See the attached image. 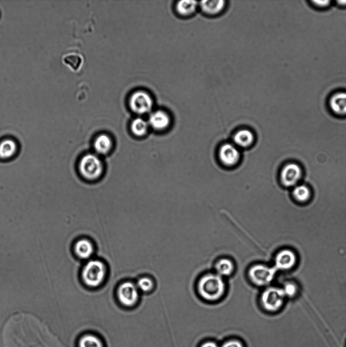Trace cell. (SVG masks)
Segmentation results:
<instances>
[{
    "label": "cell",
    "instance_id": "obj_1",
    "mask_svg": "<svg viewBox=\"0 0 346 347\" xmlns=\"http://www.w3.org/2000/svg\"><path fill=\"white\" fill-rule=\"evenodd\" d=\"M5 347H58L57 339L42 322L28 313L13 315L3 330Z\"/></svg>",
    "mask_w": 346,
    "mask_h": 347
},
{
    "label": "cell",
    "instance_id": "obj_2",
    "mask_svg": "<svg viewBox=\"0 0 346 347\" xmlns=\"http://www.w3.org/2000/svg\"><path fill=\"white\" fill-rule=\"evenodd\" d=\"M196 287L199 297L209 302L219 301L224 297L226 291V285L224 278L215 272L202 275L198 278Z\"/></svg>",
    "mask_w": 346,
    "mask_h": 347
},
{
    "label": "cell",
    "instance_id": "obj_3",
    "mask_svg": "<svg viewBox=\"0 0 346 347\" xmlns=\"http://www.w3.org/2000/svg\"><path fill=\"white\" fill-rule=\"evenodd\" d=\"M107 273L106 265L102 261L91 260L86 263L82 270V279L86 286L96 288L102 283Z\"/></svg>",
    "mask_w": 346,
    "mask_h": 347
},
{
    "label": "cell",
    "instance_id": "obj_4",
    "mask_svg": "<svg viewBox=\"0 0 346 347\" xmlns=\"http://www.w3.org/2000/svg\"><path fill=\"white\" fill-rule=\"evenodd\" d=\"M78 169L81 176L89 180L99 178L103 171V165L98 155L89 153L80 159Z\"/></svg>",
    "mask_w": 346,
    "mask_h": 347
},
{
    "label": "cell",
    "instance_id": "obj_5",
    "mask_svg": "<svg viewBox=\"0 0 346 347\" xmlns=\"http://www.w3.org/2000/svg\"><path fill=\"white\" fill-rule=\"evenodd\" d=\"M285 297H286L282 288L267 287L260 295V305L265 311L274 313L282 308Z\"/></svg>",
    "mask_w": 346,
    "mask_h": 347
},
{
    "label": "cell",
    "instance_id": "obj_6",
    "mask_svg": "<svg viewBox=\"0 0 346 347\" xmlns=\"http://www.w3.org/2000/svg\"><path fill=\"white\" fill-rule=\"evenodd\" d=\"M276 269L261 263H256L250 266L247 271L249 280L259 287H266L273 280Z\"/></svg>",
    "mask_w": 346,
    "mask_h": 347
},
{
    "label": "cell",
    "instance_id": "obj_7",
    "mask_svg": "<svg viewBox=\"0 0 346 347\" xmlns=\"http://www.w3.org/2000/svg\"><path fill=\"white\" fill-rule=\"evenodd\" d=\"M153 101L147 92L139 90L133 92L129 99V106L131 110L138 115L149 113L152 110Z\"/></svg>",
    "mask_w": 346,
    "mask_h": 347
},
{
    "label": "cell",
    "instance_id": "obj_8",
    "mask_svg": "<svg viewBox=\"0 0 346 347\" xmlns=\"http://www.w3.org/2000/svg\"><path fill=\"white\" fill-rule=\"evenodd\" d=\"M117 294L118 300L123 305L130 307L137 302L139 290L136 284L125 281L118 287Z\"/></svg>",
    "mask_w": 346,
    "mask_h": 347
},
{
    "label": "cell",
    "instance_id": "obj_9",
    "mask_svg": "<svg viewBox=\"0 0 346 347\" xmlns=\"http://www.w3.org/2000/svg\"><path fill=\"white\" fill-rule=\"evenodd\" d=\"M302 175L301 167L295 163H289L285 165L281 171L280 179L283 185L293 187L297 185Z\"/></svg>",
    "mask_w": 346,
    "mask_h": 347
},
{
    "label": "cell",
    "instance_id": "obj_10",
    "mask_svg": "<svg viewBox=\"0 0 346 347\" xmlns=\"http://www.w3.org/2000/svg\"><path fill=\"white\" fill-rule=\"evenodd\" d=\"M218 156L220 162L225 166L233 167L239 161L240 153L234 144L226 143L220 148Z\"/></svg>",
    "mask_w": 346,
    "mask_h": 347
},
{
    "label": "cell",
    "instance_id": "obj_11",
    "mask_svg": "<svg viewBox=\"0 0 346 347\" xmlns=\"http://www.w3.org/2000/svg\"><path fill=\"white\" fill-rule=\"evenodd\" d=\"M297 262L295 254L289 249L279 251L274 258V268L277 270H286L292 268Z\"/></svg>",
    "mask_w": 346,
    "mask_h": 347
},
{
    "label": "cell",
    "instance_id": "obj_12",
    "mask_svg": "<svg viewBox=\"0 0 346 347\" xmlns=\"http://www.w3.org/2000/svg\"><path fill=\"white\" fill-rule=\"evenodd\" d=\"M148 122L150 128L161 131L166 130L169 126L170 117L165 111L156 110L150 114Z\"/></svg>",
    "mask_w": 346,
    "mask_h": 347
},
{
    "label": "cell",
    "instance_id": "obj_13",
    "mask_svg": "<svg viewBox=\"0 0 346 347\" xmlns=\"http://www.w3.org/2000/svg\"><path fill=\"white\" fill-rule=\"evenodd\" d=\"M329 104L334 114L339 116L346 115V92L338 91L332 94Z\"/></svg>",
    "mask_w": 346,
    "mask_h": 347
},
{
    "label": "cell",
    "instance_id": "obj_14",
    "mask_svg": "<svg viewBox=\"0 0 346 347\" xmlns=\"http://www.w3.org/2000/svg\"><path fill=\"white\" fill-rule=\"evenodd\" d=\"M214 269L215 273L224 278L230 276L234 273L235 265L231 259L223 257L216 261Z\"/></svg>",
    "mask_w": 346,
    "mask_h": 347
},
{
    "label": "cell",
    "instance_id": "obj_15",
    "mask_svg": "<svg viewBox=\"0 0 346 347\" xmlns=\"http://www.w3.org/2000/svg\"><path fill=\"white\" fill-rule=\"evenodd\" d=\"M94 247L92 242L88 239L78 240L74 245V251L76 255L82 259L90 258L94 253Z\"/></svg>",
    "mask_w": 346,
    "mask_h": 347
},
{
    "label": "cell",
    "instance_id": "obj_16",
    "mask_svg": "<svg viewBox=\"0 0 346 347\" xmlns=\"http://www.w3.org/2000/svg\"><path fill=\"white\" fill-rule=\"evenodd\" d=\"M18 144L12 138H5L0 141V159L8 160L13 158L18 151Z\"/></svg>",
    "mask_w": 346,
    "mask_h": 347
},
{
    "label": "cell",
    "instance_id": "obj_17",
    "mask_svg": "<svg viewBox=\"0 0 346 347\" xmlns=\"http://www.w3.org/2000/svg\"><path fill=\"white\" fill-rule=\"evenodd\" d=\"M254 139V134L248 129L239 130L233 136L234 144L237 147H250L253 143Z\"/></svg>",
    "mask_w": 346,
    "mask_h": 347
},
{
    "label": "cell",
    "instance_id": "obj_18",
    "mask_svg": "<svg viewBox=\"0 0 346 347\" xmlns=\"http://www.w3.org/2000/svg\"><path fill=\"white\" fill-rule=\"evenodd\" d=\"M113 147V141L107 134H101L98 135L93 142L94 149L97 155H104L108 153Z\"/></svg>",
    "mask_w": 346,
    "mask_h": 347
},
{
    "label": "cell",
    "instance_id": "obj_19",
    "mask_svg": "<svg viewBox=\"0 0 346 347\" xmlns=\"http://www.w3.org/2000/svg\"><path fill=\"white\" fill-rule=\"evenodd\" d=\"M201 11L205 14L211 16L220 14L225 8V1H202L199 4Z\"/></svg>",
    "mask_w": 346,
    "mask_h": 347
},
{
    "label": "cell",
    "instance_id": "obj_20",
    "mask_svg": "<svg viewBox=\"0 0 346 347\" xmlns=\"http://www.w3.org/2000/svg\"><path fill=\"white\" fill-rule=\"evenodd\" d=\"M197 6L195 1L182 0L176 4V10L180 16H190L195 12Z\"/></svg>",
    "mask_w": 346,
    "mask_h": 347
},
{
    "label": "cell",
    "instance_id": "obj_21",
    "mask_svg": "<svg viewBox=\"0 0 346 347\" xmlns=\"http://www.w3.org/2000/svg\"><path fill=\"white\" fill-rule=\"evenodd\" d=\"M149 128L148 120L141 117L134 119L130 124L131 132L137 137H142L145 135Z\"/></svg>",
    "mask_w": 346,
    "mask_h": 347
},
{
    "label": "cell",
    "instance_id": "obj_22",
    "mask_svg": "<svg viewBox=\"0 0 346 347\" xmlns=\"http://www.w3.org/2000/svg\"><path fill=\"white\" fill-rule=\"evenodd\" d=\"M293 196L297 201L301 203L306 202L310 197L309 188L304 184L296 185L292 192Z\"/></svg>",
    "mask_w": 346,
    "mask_h": 347
},
{
    "label": "cell",
    "instance_id": "obj_23",
    "mask_svg": "<svg viewBox=\"0 0 346 347\" xmlns=\"http://www.w3.org/2000/svg\"><path fill=\"white\" fill-rule=\"evenodd\" d=\"M64 62L70 66L74 70L80 69L83 62V56L77 53L71 52L66 54L63 57Z\"/></svg>",
    "mask_w": 346,
    "mask_h": 347
},
{
    "label": "cell",
    "instance_id": "obj_24",
    "mask_svg": "<svg viewBox=\"0 0 346 347\" xmlns=\"http://www.w3.org/2000/svg\"><path fill=\"white\" fill-rule=\"evenodd\" d=\"M79 347H103L101 341L96 336L88 334L82 336L79 342Z\"/></svg>",
    "mask_w": 346,
    "mask_h": 347
},
{
    "label": "cell",
    "instance_id": "obj_25",
    "mask_svg": "<svg viewBox=\"0 0 346 347\" xmlns=\"http://www.w3.org/2000/svg\"><path fill=\"white\" fill-rule=\"evenodd\" d=\"M136 286L139 291L143 292H148L151 291L154 288V282L153 280L149 277H142L139 279Z\"/></svg>",
    "mask_w": 346,
    "mask_h": 347
},
{
    "label": "cell",
    "instance_id": "obj_26",
    "mask_svg": "<svg viewBox=\"0 0 346 347\" xmlns=\"http://www.w3.org/2000/svg\"><path fill=\"white\" fill-rule=\"evenodd\" d=\"M220 347H246V345L241 339L237 337H229L220 343Z\"/></svg>",
    "mask_w": 346,
    "mask_h": 347
},
{
    "label": "cell",
    "instance_id": "obj_27",
    "mask_svg": "<svg viewBox=\"0 0 346 347\" xmlns=\"http://www.w3.org/2000/svg\"><path fill=\"white\" fill-rule=\"evenodd\" d=\"M286 297H293L297 292V288L296 285L291 282H288L285 283L284 287L282 288Z\"/></svg>",
    "mask_w": 346,
    "mask_h": 347
},
{
    "label": "cell",
    "instance_id": "obj_28",
    "mask_svg": "<svg viewBox=\"0 0 346 347\" xmlns=\"http://www.w3.org/2000/svg\"><path fill=\"white\" fill-rule=\"evenodd\" d=\"M197 347H220V343L213 339H206L201 341Z\"/></svg>",
    "mask_w": 346,
    "mask_h": 347
},
{
    "label": "cell",
    "instance_id": "obj_29",
    "mask_svg": "<svg viewBox=\"0 0 346 347\" xmlns=\"http://www.w3.org/2000/svg\"><path fill=\"white\" fill-rule=\"evenodd\" d=\"M312 2L316 7L320 8H327L330 3V1H312Z\"/></svg>",
    "mask_w": 346,
    "mask_h": 347
},
{
    "label": "cell",
    "instance_id": "obj_30",
    "mask_svg": "<svg viewBox=\"0 0 346 347\" xmlns=\"http://www.w3.org/2000/svg\"><path fill=\"white\" fill-rule=\"evenodd\" d=\"M336 4L340 7H345L346 6V1H337Z\"/></svg>",
    "mask_w": 346,
    "mask_h": 347
}]
</instances>
